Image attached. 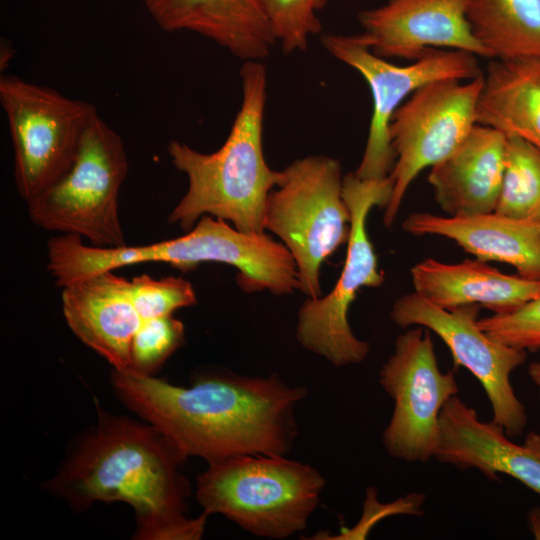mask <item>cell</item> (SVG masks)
<instances>
[{
    "label": "cell",
    "mask_w": 540,
    "mask_h": 540,
    "mask_svg": "<svg viewBox=\"0 0 540 540\" xmlns=\"http://www.w3.org/2000/svg\"><path fill=\"white\" fill-rule=\"evenodd\" d=\"M119 399L185 457L207 462L237 455H286L298 429L295 409L307 390L278 376L231 371L198 375L189 387L113 369Z\"/></svg>",
    "instance_id": "cell-1"
},
{
    "label": "cell",
    "mask_w": 540,
    "mask_h": 540,
    "mask_svg": "<svg viewBox=\"0 0 540 540\" xmlns=\"http://www.w3.org/2000/svg\"><path fill=\"white\" fill-rule=\"evenodd\" d=\"M185 457L154 426L98 408V423L46 488L71 506L122 501L136 515L138 540H196L207 514L185 515L190 494L180 472Z\"/></svg>",
    "instance_id": "cell-2"
},
{
    "label": "cell",
    "mask_w": 540,
    "mask_h": 540,
    "mask_svg": "<svg viewBox=\"0 0 540 540\" xmlns=\"http://www.w3.org/2000/svg\"><path fill=\"white\" fill-rule=\"evenodd\" d=\"M240 77L242 103L218 150L202 153L177 140L168 144L172 164L188 179L187 191L168 222L185 231L210 215L242 232H265L267 197L283 178L282 170L268 166L263 150L266 67L261 61H245Z\"/></svg>",
    "instance_id": "cell-3"
},
{
    "label": "cell",
    "mask_w": 540,
    "mask_h": 540,
    "mask_svg": "<svg viewBox=\"0 0 540 540\" xmlns=\"http://www.w3.org/2000/svg\"><path fill=\"white\" fill-rule=\"evenodd\" d=\"M208 262L236 268L237 284L246 293L269 291L282 296L299 289L295 262L283 243L265 232H242L210 215L202 216L185 235L174 239L139 246L97 247L71 237L60 253L61 270L69 281L142 263H166L189 271Z\"/></svg>",
    "instance_id": "cell-4"
},
{
    "label": "cell",
    "mask_w": 540,
    "mask_h": 540,
    "mask_svg": "<svg viewBox=\"0 0 540 540\" xmlns=\"http://www.w3.org/2000/svg\"><path fill=\"white\" fill-rule=\"evenodd\" d=\"M325 484L316 468L285 455H237L208 462L196 498L207 515L221 514L258 537L285 539L307 527Z\"/></svg>",
    "instance_id": "cell-5"
},
{
    "label": "cell",
    "mask_w": 540,
    "mask_h": 540,
    "mask_svg": "<svg viewBox=\"0 0 540 540\" xmlns=\"http://www.w3.org/2000/svg\"><path fill=\"white\" fill-rule=\"evenodd\" d=\"M266 201L264 229L277 236L291 254L299 290L322 296L321 265L350 234V212L343 198L340 162L325 155L294 160Z\"/></svg>",
    "instance_id": "cell-6"
},
{
    "label": "cell",
    "mask_w": 540,
    "mask_h": 540,
    "mask_svg": "<svg viewBox=\"0 0 540 540\" xmlns=\"http://www.w3.org/2000/svg\"><path fill=\"white\" fill-rule=\"evenodd\" d=\"M127 173L122 138L97 115L71 167L27 202L28 215L44 230L86 238L92 246H125L118 200Z\"/></svg>",
    "instance_id": "cell-7"
},
{
    "label": "cell",
    "mask_w": 540,
    "mask_h": 540,
    "mask_svg": "<svg viewBox=\"0 0 540 540\" xmlns=\"http://www.w3.org/2000/svg\"><path fill=\"white\" fill-rule=\"evenodd\" d=\"M392 191L390 176L361 179L354 172L344 175L342 192L351 221L343 269L328 294L307 298L298 310L297 341L335 367L361 363L370 351L369 343L352 332L348 312L361 288L384 283L367 232V218L374 207L386 208Z\"/></svg>",
    "instance_id": "cell-8"
},
{
    "label": "cell",
    "mask_w": 540,
    "mask_h": 540,
    "mask_svg": "<svg viewBox=\"0 0 540 540\" xmlns=\"http://www.w3.org/2000/svg\"><path fill=\"white\" fill-rule=\"evenodd\" d=\"M0 103L14 149V179L27 203L71 167L96 107L13 75L0 77Z\"/></svg>",
    "instance_id": "cell-9"
},
{
    "label": "cell",
    "mask_w": 540,
    "mask_h": 540,
    "mask_svg": "<svg viewBox=\"0 0 540 540\" xmlns=\"http://www.w3.org/2000/svg\"><path fill=\"white\" fill-rule=\"evenodd\" d=\"M482 86L483 75L466 82L436 80L415 90L395 111L389 125L396 160L389 174L393 191L383 215L387 228L418 174L454 152L477 124Z\"/></svg>",
    "instance_id": "cell-10"
},
{
    "label": "cell",
    "mask_w": 540,
    "mask_h": 540,
    "mask_svg": "<svg viewBox=\"0 0 540 540\" xmlns=\"http://www.w3.org/2000/svg\"><path fill=\"white\" fill-rule=\"evenodd\" d=\"M321 43L332 56L359 72L371 90L368 137L354 172L361 179L389 176L396 160L389 125L395 111L415 90L436 80L467 81L483 75L477 56L462 50L430 49L410 64L398 66L375 55L355 34H324Z\"/></svg>",
    "instance_id": "cell-11"
},
{
    "label": "cell",
    "mask_w": 540,
    "mask_h": 540,
    "mask_svg": "<svg viewBox=\"0 0 540 540\" xmlns=\"http://www.w3.org/2000/svg\"><path fill=\"white\" fill-rule=\"evenodd\" d=\"M379 383L394 401L382 434L387 453L407 462L434 458L441 411L459 387L452 371L440 370L428 329L409 327L397 336L393 353L380 369Z\"/></svg>",
    "instance_id": "cell-12"
},
{
    "label": "cell",
    "mask_w": 540,
    "mask_h": 540,
    "mask_svg": "<svg viewBox=\"0 0 540 540\" xmlns=\"http://www.w3.org/2000/svg\"><path fill=\"white\" fill-rule=\"evenodd\" d=\"M479 306L445 309L415 291L399 297L390 310L401 328L420 326L435 333L449 348L454 366L466 368L482 385L493 421L509 436L521 434L528 417L516 396L511 374L526 360V351L491 338L478 324Z\"/></svg>",
    "instance_id": "cell-13"
},
{
    "label": "cell",
    "mask_w": 540,
    "mask_h": 540,
    "mask_svg": "<svg viewBox=\"0 0 540 540\" xmlns=\"http://www.w3.org/2000/svg\"><path fill=\"white\" fill-rule=\"evenodd\" d=\"M363 32L357 39L381 58L411 62L430 49H454L490 59L474 37L467 18V0H386L362 10Z\"/></svg>",
    "instance_id": "cell-14"
},
{
    "label": "cell",
    "mask_w": 540,
    "mask_h": 540,
    "mask_svg": "<svg viewBox=\"0 0 540 540\" xmlns=\"http://www.w3.org/2000/svg\"><path fill=\"white\" fill-rule=\"evenodd\" d=\"M508 437L455 395L441 411L434 458L460 469L475 468L490 480L509 475L540 496V433L530 431L522 445Z\"/></svg>",
    "instance_id": "cell-15"
},
{
    "label": "cell",
    "mask_w": 540,
    "mask_h": 540,
    "mask_svg": "<svg viewBox=\"0 0 540 540\" xmlns=\"http://www.w3.org/2000/svg\"><path fill=\"white\" fill-rule=\"evenodd\" d=\"M62 311L73 334L115 370L131 369V348L142 319L130 281L113 270L62 287Z\"/></svg>",
    "instance_id": "cell-16"
},
{
    "label": "cell",
    "mask_w": 540,
    "mask_h": 540,
    "mask_svg": "<svg viewBox=\"0 0 540 540\" xmlns=\"http://www.w3.org/2000/svg\"><path fill=\"white\" fill-rule=\"evenodd\" d=\"M166 32L205 37L245 61L267 58L276 43L262 0H143Z\"/></svg>",
    "instance_id": "cell-17"
},
{
    "label": "cell",
    "mask_w": 540,
    "mask_h": 540,
    "mask_svg": "<svg viewBox=\"0 0 540 540\" xmlns=\"http://www.w3.org/2000/svg\"><path fill=\"white\" fill-rule=\"evenodd\" d=\"M402 227L415 236L451 239L476 259L509 264L518 275L540 280L539 222L497 212L467 216L415 212L403 221Z\"/></svg>",
    "instance_id": "cell-18"
},
{
    "label": "cell",
    "mask_w": 540,
    "mask_h": 540,
    "mask_svg": "<svg viewBox=\"0 0 540 540\" xmlns=\"http://www.w3.org/2000/svg\"><path fill=\"white\" fill-rule=\"evenodd\" d=\"M506 136L476 124L465 141L431 167L428 182L440 208L451 216L494 212L500 195Z\"/></svg>",
    "instance_id": "cell-19"
},
{
    "label": "cell",
    "mask_w": 540,
    "mask_h": 540,
    "mask_svg": "<svg viewBox=\"0 0 540 540\" xmlns=\"http://www.w3.org/2000/svg\"><path fill=\"white\" fill-rule=\"evenodd\" d=\"M410 272L415 292L445 309L477 305L504 314L540 295V280L502 273L479 259L450 264L427 258Z\"/></svg>",
    "instance_id": "cell-20"
},
{
    "label": "cell",
    "mask_w": 540,
    "mask_h": 540,
    "mask_svg": "<svg viewBox=\"0 0 540 540\" xmlns=\"http://www.w3.org/2000/svg\"><path fill=\"white\" fill-rule=\"evenodd\" d=\"M477 124L519 137L540 151V59H488Z\"/></svg>",
    "instance_id": "cell-21"
},
{
    "label": "cell",
    "mask_w": 540,
    "mask_h": 540,
    "mask_svg": "<svg viewBox=\"0 0 540 540\" xmlns=\"http://www.w3.org/2000/svg\"><path fill=\"white\" fill-rule=\"evenodd\" d=\"M467 18L490 59H540V0H467Z\"/></svg>",
    "instance_id": "cell-22"
},
{
    "label": "cell",
    "mask_w": 540,
    "mask_h": 540,
    "mask_svg": "<svg viewBox=\"0 0 540 540\" xmlns=\"http://www.w3.org/2000/svg\"><path fill=\"white\" fill-rule=\"evenodd\" d=\"M494 212L521 220L540 219V151L516 136H506L503 179Z\"/></svg>",
    "instance_id": "cell-23"
},
{
    "label": "cell",
    "mask_w": 540,
    "mask_h": 540,
    "mask_svg": "<svg viewBox=\"0 0 540 540\" xmlns=\"http://www.w3.org/2000/svg\"><path fill=\"white\" fill-rule=\"evenodd\" d=\"M328 0H262L273 37L284 54L306 51L311 35L321 32L316 15Z\"/></svg>",
    "instance_id": "cell-24"
},
{
    "label": "cell",
    "mask_w": 540,
    "mask_h": 540,
    "mask_svg": "<svg viewBox=\"0 0 540 540\" xmlns=\"http://www.w3.org/2000/svg\"><path fill=\"white\" fill-rule=\"evenodd\" d=\"M184 340V325L173 315L143 321L132 342L130 370L154 375Z\"/></svg>",
    "instance_id": "cell-25"
},
{
    "label": "cell",
    "mask_w": 540,
    "mask_h": 540,
    "mask_svg": "<svg viewBox=\"0 0 540 540\" xmlns=\"http://www.w3.org/2000/svg\"><path fill=\"white\" fill-rule=\"evenodd\" d=\"M130 290L133 304L142 321L173 315L176 310L197 303L192 284L182 277L155 279L143 274L130 281Z\"/></svg>",
    "instance_id": "cell-26"
},
{
    "label": "cell",
    "mask_w": 540,
    "mask_h": 540,
    "mask_svg": "<svg viewBox=\"0 0 540 540\" xmlns=\"http://www.w3.org/2000/svg\"><path fill=\"white\" fill-rule=\"evenodd\" d=\"M478 324L494 340L511 347L540 349V295L520 308L478 319Z\"/></svg>",
    "instance_id": "cell-27"
},
{
    "label": "cell",
    "mask_w": 540,
    "mask_h": 540,
    "mask_svg": "<svg viewBox=\"0 0 540 540\" xmlns=\"http://www.w3.org/2000/svg\"><path fill=\"white\" fill-rule=\"evenodd\" d=\"M529 526L536 539H540V508H535L529 514Z\"/></svg>",
    "instance_id": "cell-28"
},
{
    "label": "cell",
    "mask_w": 540,
    "mask_h": 540,
    "mask_svg": "<svg viewBox=\"0 0 540 540\" xmlns=\"http://www.w3.org/2000/svg\"><path fill=\"white\" fill-rule=\"evenodd\" d=\"M528 373L531 380L539 389L540 396V362H533L529 365Z\"/></svg>",
    "instance_id": "cell-29"
},
{
    "label": "cell",
    "mask_w": 540,
    "mask_h": 540,
    "mask_svg": "<svg viewBox=\"0 0 540 540\" xmlns=\"http://www.w3.org/2000/svg\"><path fill=\"white\" fill-rule=\"evenodd\" d=\"M538 222H539V224H540V219H539V221H538Z\"/></svg>",
    "instance_id": "cell-30"
}]
</instances>
